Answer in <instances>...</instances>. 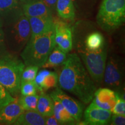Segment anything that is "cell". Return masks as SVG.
I'll return each instance as SVG.
<instances>
[{
	"label": "cell",
	"mask_w": 125,
	"mask_h": 125,
	"mask_svg": "<svg viewBox=\"0 0 125 125\" xmlns=\"http://www.w3.org/2000/svg\"><path fill=\"white\" fill-rule=\"evenodd\" d=\"M4 32L5 42L9 49L14 52H19L24 49L31 37L29 19L23 13H20Z\"/></svg>",
	"instance_id": "5b68a950"
},
{
	"label": "cell",
	"mask_w": 125,
	"mask_h": 125,
	"mask_svg": "<svg viewBox=\"0 0 125 125\" xmlns=\"http://www.w3.org/2000/svg\"><path fill=\"white\" fill-rule=\"evenodd\" d=\"M15 98L5 87L2 86H0V107L13 100Z\"/></svg>",
	"instance_id": "4316f807"
},
{
	"label": "cell",
	"mask_w": 125,
	"mask_h": 125,
	"mask_svg": "<svg viewBox=\"0 0 125 125\" xmlns=\"http://www.w3.org/2000/svg\"><path fill=\"white\" fill-rule=\"evenodd\" d=\"M112 116L110 111L106 110L91 103L84 112L83 125H105L109 124Z\"/></svg>",
	"instance_id": "30bf717a"
},
{
	"label": "cell",
	"mask_w": 125,
	"mask_h": 125,
	"mask_svg": "<svg viewBox=\"0 0 125 125\" xmlns=\"http://www.w3.org/2000/svg\"><path fill=\"white\" fill-rule=\"evenodd\" d=\"M62 65L58 75L61 88L73 94L84 104L92 101L96 87L79 56L68 54Z\"/></svg>",
	"instance_id": "6da1fadb"
},
{
	"label": "cell",
	"mask_w": 125,
	"mask_h": 125,
	"mask_svg": "<svg viewBox=\"0 0 125 125\" xmlns=\"http://www.w3.org/2000/svg\"><path fill=\"white\" fill-rule=\"evenodd\" d=\"M67 59V53L55 45L48 59L41 67L54 68L62 65Z\"/></svg>",
	"instance_id": "d6986e66"
},
{
	"label": "cell",
	"mask_w": 125,
	"mask_h": 125,
	"mask_svg": "<svg viewBox=\"0 0 125 125\" xmlns=\"http://www.w3.org/2000/svg\"><path fill=\"white\" fill-rule=\"evenodd\" d=\"M53 101V115L60 125H74L76 123L62 104L56 98L52 97Z\"/></svg>",
	"instance_id": "ac0fdd59"
},
{
	"label": "cell",
	"mask_w": 125,
	"mask_h": 125,
	"mask_svg": "<svg viewBox=\"0 0 125 125\" xmlns=\"http://www.w3.org/2000/svg\"><path fill=\"white\" fill-rule=\"evenodd\" d=\"M125 20V0H103L97 15V22L106 31H113Z\"/></svg>",
	"instance_id": "3957f363"
},
{
	"label": "cell",
	"mask_w": 125,
	"mask_h": 125,
	"mask_svg": "<svg viewBox=\"0 0 125 125\" xmlns=\"http://www.w3.org/2000/svg\"><path fill=\"white\" fill-rule=\"evenodd\" d=\"M40 67L36 65H27L21 73V82L34 81Z\"/></svg>",
	"instance_id": "603a6c76"
},
{
	"label": "cell",
	"mask_w": 125,
	"mask_h": 125,
	"mask_svg": "<svg viewBox=\"0 0 125 125\" xmlns=\"http://www.w3.org/2000/svg\"><path fill=\"white\" fill-rule=\"evenodd\" d=\"M109 124L112 125H124L125 124V116L114 114L111 118Z\"/></svg>",
	"instance_id": "83f0119b"
},
{
	"label": "cell",
	"mask_w": 125,
	"mask_h": 125,
	"mask_svg": "<svg viewBox=\"0 0 125 125\" xmlns=\"http://www.w3.org/2000/svg\"><path fill=\"white\" fill-rule=\"evenodd\" d=\"M28 19L31 28V37L41 35L54 28V21L52 16L32 17Z\"/></svg>",
	"instance_id": "5bb4252c"
},
{
	"label": "cell",
	"mask_w": 125,
	"mask_h": 125,
	"mask_svg": "<svg viewBox=\"0 0 125 125\" xmlns=\"http://www.w3.org/2000/svg\"><path fill=\"white\" fill-rule=\"evenodd\" d=\"M112 114L125 116V99L119 93L116 102L111 111Z\"/></svg>",
	"instance_id": "484cf974"
},
{
	"label": "cell",
	"mask_w": 125,
	"mask_h": 125,
	"mask_svg": "<svg viewBox=\"0 0 125 125\" xmlns=\"http://www.w3.org/2000/svg\"><path fill=\"white\" fill-rule=\"evenodd\" d=\"M41 1L44 3L46 7L51 9L52 12L56 10V3L57 0H41Z\"/></svg>",
	"instance_id": "f1b7e54d"
},
{
	"label": "cell",
	"mask_w": 125,
	"mask_h": 125,
	"mask_svg": "<svg viewBox=\"0 0 125 125\" xmlns=\"http://www.w3.org/2000/svg\"><path fill=\"white\" fill-rule=\"evenodd\" d=\"M5 45V42L4 30H2L1 27H0V53H2L4 51Z\"/></svg>",
	"instance_id": "4dcf8cb0"
},
{
	"label": "cell",
	"mask_w": 125,
	"mask_h": 125,
	"mask_svg": "<svg viewBox=\"0 0 125 125\" xmlns=\"http://www.w3.org/2000/svg\"><path fill=\"white\" fill-rule=\"evenodd\" d=\"M38 1V0H20V1H21V2H22L23 4H27V3H29V2H33V1Z\"/></svg>",
	"instance_id": "1f68e13d"
},
{
	"label": "cell",
	"mask_w": 125,
	"mask_h": 125,
	"mask_svg": "<svg viewBox=\"0 0 125 125\" xmlns=\"http://www.w3.org/2000/svg\"><path fill=\"white\" fill-rule=\"evenodd\" d=\"M45 125H60V123L57 121L54 115L46 117L45 118Z\"/></svg>",
	"instance_id": "f546056e"
},
{
	"label": "cell",
	"mask_w": 125,
	"mask_h": 125,
	"mask_svg": "<svg viewBox=\"0 0 125 125\" xmlns=\"http://www.w3.org/2000/svg\"><path fill=\"white\" fill-rule=\"evenodd\" d=\"M24 111L19 99L15 98L13 100L0 107V123L13 124Z\"/></svg>",
	"instance_id": "7c38bea8"
},
{
	"label": "cell",
	"mask_w": 125,
	"mask_h": 125,
	"mask_svg": "<svg viewBox=\"0 0 125 125\" xmlns=\"http://www.w3.org/2000/svg\"><path fill=\"white\" fill-rule=\"evenodd\" d=\"M23 13L27 18L32 17L51 16L53 12L41 0L23 4Z\"/></svg>",
	"instance_id": "9a60e30c"
},
{
	"label": "cell",
	"mask_w": 125,
	"mask_h": 125,
	"mask_svg": "<svg viewBox=\"0 0 125 125\" xmlns=\"http://www.w3.org/2000/svg\"><path fill=\"white\" fill-rule=\"evenodd\" d=\"M55 45L65 52H70L73 48V35L70 26L62 21H54Z\"/></svg>",
	"instance_id": "9c48e42d"
},
{
	"label": "cell",
	"mask_w": 125,
	"mask_h": 125,
	"mask_svg": "<svg viewBox=\"0 0 125 125\" xmlns=\"http://www.w3.org/2000/svg\"><path fill=\"white\" fill-rule=\"evenodd\" d=\"M18 7V0H0V13H7Z\"/></svg>",
	"instance_id": "d4e9b609"
},
{
	"label": "cell",
	"mask_w": 125,
	"mask_h": 125,
	"mask_svg": "<svg viewBox=\"0 0 125 125\" xmlns=\"http://www.w3.org/2000/svg\"><path fill=\"white\" fill-rule=\"evenodd\" d=\"M20 91L22 96H28L37 94V89L34 81L20 83Z\"/></svg>",
	"instance_id": "cb8c5ba5"
},
{
	"label": "cell",
	"mask_w": 125,
	"mask_h": 125,
	"mask_svg": "<svg viewBox=\"0 0 125 125\" xmlns=\"http://www.w3.org/2000/svg\"><path fill=\"white\" fill-rule=\"evenodd\" d=\"M54 46V28L41 35L31 37L21 53L25 65L41 67Z\"/></svg>",
	"instance_id": "7a4b0ae2"
},
{
	"label": "cell",
	"mask_w": 125,
	"mask_h": 125,
	"mask_svg": "<svg viewBox=\"0 0 125 125\" xmlns=\"http://www.w3.org/2000/svg\"><path fill=\"white\" fill-rule=\"evenodd\" d=\"M13 125H44L45 117L37 110L24 111L17 119Z\"/></svg>",
	"instance_id": "2e32d148"
},
{
	"label": "cell",
	"mask_w": 125,
	"mask_h": 125,
	"mask_svg": "<svg viewBox=\"0 0 125 125\" xmlns=\"http://www.w3.org/2000/svg\"><path fill=\"white\" fill-rule=\"evenodd\" d=\"M56 9L60 18L73 20L75 18V8L73 0H57Z\"/></svg>",
	"instance_id": "ffe728a7"
},
{
	"label": "cell",
	"mask_w": 125,
	"mask_h": 125,
	"mask_svg": "<svg viewBox=\"0 0 125 125\" xmlns=\"http://www.w3.org/2000/svg\"><path fill=\"white\" fill-rule=\"evenodd\" d=\"M39 96L37 94L22 96L19 99V103L24 111L36 110Z\"/></svg>",
	"instance_id": "7402d4cb"
},
{
	"label": "cell",
	"mask_w": 125,
	"mask_h": 125,
	"mask_svg": "<svg viewBox=\"0 0 125 125\" xmlns=\"http://www.w3.org/2000/svg\"><path fill=\"white\" fill-rule=\"evenodd\" d=\"M105 45V40L102 34L93 32L87 36L85 40V48L90 51H97Z\"/></svg>",
	"instance_id": "44dd1931"
},
{
	"label": "cell",
	"mask_w": 125,
	"mask_h": 125,
	"mask_svg": "<svg viewBox=\"0 0 125 125\" xmlns=\"http://www.w3.org/2000/svg\"><path fill=\"white\" fill-rule=\"evenodd\" d=\"M53 101L50 95L41 92L37 102L36 110L43 116H51L53 115Z\"/></svg>",
	"instance_id": "e0dca14e"
},
{
	"label": "cell",
	"mask_w": 125,
	"mask_h": 125,
	"mask_svg": "<svg viewBox=\"0 0 125 125\" xmlns=\"http://www.w3.org/2000/svg\"><path fill=\"white\" fill-rule=\"evenodd\" d=\"M34 82L37 90L40 92L46 91L57 85L58 74L49 70H42L37 73Z\"/></svg>",
	"instance_id": "4fadbf2b"
},
{
	"label": "cell",
	"mask_w": 125,
	"mask_h": 125,
	"mask_svg": "<svg viewBox=\"0 0 125 125\" xmlns=\"http://www.w3.org/2000/svg\"><path fill=\"white\" fill-rule=\"evenodd\" d=\"M79 54L92 79L97 83L102 82L107 60V45L105 44L101 49L94 51L80 48Z\"/></svg>",
	"instance_id": "8992f818"
},
{
	"label": "cell",
	"mask_w": 125,
	"mask_h": 125,
	"mask_svg": "<svg viewBox=\"0 0 125 125\" xmlns=\"http://www.w3.org/2000/svg\"><path fill=\"white\" fill-rule=\"evenodd\" d=\"M24 67V63L16 57L7 55L0 57V84L11 95L20 91Z\"/></svg>",
	"instance_id": "277c9868"
},
{
	"label": "cell",
	"mask_w": 125,
	"mask_h": 125,
	"mask_svg": "<svg viewBox=\"0 0 125 125\" xmlns=\"http://www.w3.org/2000/svg\"><path fill=\"white\" fill-rule=\"evenodd\" d=\"M123 62L118 57L110 56L106 62L103 77L105 85L118 91L123 86Z\"/></svg>",
	"instance_id": "52a82bcc"
},
{
	"label": "cell",
	"mask_w": 125,
	"mask_h": 125,
	"mask_svg": "<svg viewBox=\"0 0 125 125\" xmlns=\"http://www.w3.org/2000/svg\"><path fill=\"white\" fill-rule=\"evenodd\" d=\"M2 26V24H1V20L0 19V27H1Z\"/></svg>",
	"instance_id": "d6a6232c"
},
{
	"label": "cell",
	"mask_w": 125,
	"mask_h": 125,
	"mask_svg": "<svg viewBox=\"0 0 125 125\" xmlns=\"http://www.w3.org/2000/svg\"><path fill=\"white\" fill-rule=\"evenodd\" d=\"M118 96L119 93L108 87L100 88L95 91L92 103L98 107L111 111Z\"/></svg>",
	"instance_id": "8fae6325"
},
{
	"label": "cell",
	"mask_w": 125,
	"mask_h": 125,
	"mask_svg": "<svg viewBox=\"0 0 125 125\" xmlns=\"http://www.w3.org/2000/svg\"><path fill=\"white\" fill-rule=\"evenodd\" d=\"M50 96L51 97L57 99L62 104L75 120L76 123L81 122L83 114V106L80 103L68 96L59 87H57L52 92Z\"/></svg>",
	"instance_id": "ba28073f"
},
{
	"label": "cell",
	"mask_w": 125,
	"mask_h": 125,
	"mask_svg": "<svg viewBox=\"0 0 125 125\" xmlns=\"http://www.w3.org/2000/svg\"><path fill=\"white\" fill-rule=\"evenodd\" d=\"M2 86V85H1V84H0V86Z\"/></svg>",
	"instance_id": "836d02e7"
}]
</instances>
